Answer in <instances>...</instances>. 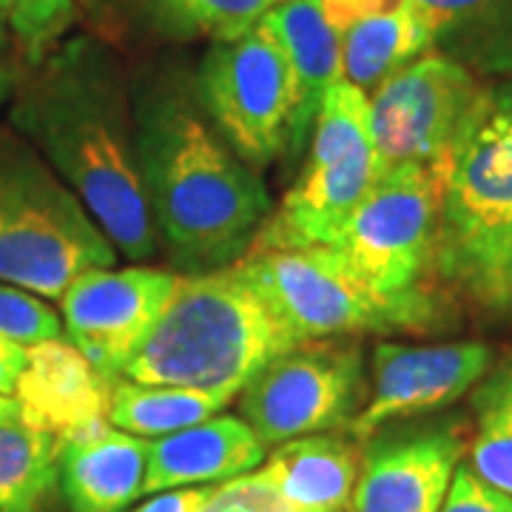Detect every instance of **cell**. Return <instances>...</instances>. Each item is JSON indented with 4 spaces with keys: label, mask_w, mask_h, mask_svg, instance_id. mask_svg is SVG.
Wrapping results in <instances>:
<instances>
[{
    "label": "cell",
    "mask_w": 512,
    "mask_h": 512,
    "mask_svg": "<svg viewBox=\"0 0 512 512\" xmlns=\"http://www.w3.org/2000/svg\"><path fill=\"white\" fill-rule=\"evenodd\" d=\"M9 126L72 188L117 254L148 262L160 251L140 180L134 106L103 43L74 37L52 49L18 83Z\"/></svg>",
    "instance_id": "cell-1"
},
{
    "label": "cell",
    "mask_w": 512,
    "mask_h": 512,
    "mask_svg": "<svg viewBox=\"0 0 512 512\" xmlns=\"http://www.w3.org/2000/svg\"><path fill=\"white\" fill-rule=\"evenodd\" d=\"M137 163L160 248L185 276L214 274L251 251L271 217L259 171L242 163L197 92L157 86L134 103Z\"/></svg>",
    "instance_id": "cell-2"
},
{
    "label": "cell",
    "mask_w": 512,
    "mask_h": 512,
    "mask_svg": "<svg viewBox=\"0 0 512 512\" xmlns=\"http://www.w3.org/2000/svg\"><path fill=\"white\" fill-rule=\"evenodd\" d=\"M296 345H302L299 336L239 265L180 274L123 379L237 396L262 367Z\"/></svg>",
    "instance_id": "cell-3"
},
{
    "label": "cell",
    "mask_w": 512,
    "mask_h": 512,
    "mask_svg": "<svg viewBox=\"0 0 512 512\" xmlns=\"http://www.w3.org/2000/svg\"><path fill=\"white\" fill-rule=\"evenodd\" d=\"M512 80H493L444 168L439 274L481 308L510 311Z\"/></svg>",
    "instance_id": "cell-4"
},
{
    "label": "cell",
    "mask_w": 512,
    "mask_h": 512,
    "mask_svg": "<svg viewBox=\"0 0 512 512\" xmlns=\"http://www.w3.org/2000/svg\"><path fill=\"white\" fill-rule=\"evenodd\" d=\"M117 248L23 134L0 126V282L60 299L77 276L114 268Z\"/></svg>",
    "instance_id": "cell-5"
},
{
    "label": "cell",
    "mask_w": 512,
    "mask_h": 512,
    "mask_svg": "<svg viewBox=\"0 0 512 512\" xmlns=\"http://www.w3.org/2000/svg\"><path fill=\"white\" fill-rule=\"evenodd\" d=\"M447 165L382 168L342 228L336 251L390 299L447 322L439 274V214Z\"/></svg>",
    "instance_id": "cell-6"
},
{
    "label": "cell",
    "mask_w": 512,
    "mask_h": 512,
    "mask_svg": "<svg viewBox=\"0 0 512 512\" xmlns=\"http://www.w3.org/2000/svg\"><path fill=\"white\" fill-rule=\"evenodd\" d=\"M237 265L299 342L424 333L444 325L433 313L370 288L336 248H251Z\"/></svg>",
    "instance_id": "cell-7"
},
{
    "label": "cell",
    "mask_w": 512,
    "mask_h": 512,
    "mask_svg": "<svg viewBox=\"0 0 512 512\" xmlns=\"http://www.w3.org/2000/svg\"><path fill=\"white\" fill-rule=\"evenodd\" d=\"M365 404V356L350 339H311L276 356L239 390V419L265 447L348 430Z\"/></svg>",
    "instance_id": "cell-8"
},
{
    "label": "cell",
    "mask_w": 512,
    "mask_h": 512,
    "mask_svg": "<svg viewBox=\"0 0 512 512\" xmlns=\"http://www.w3.org/2000/svg\"><path fill=\"white\" fill-rule=\"evenodd\" d=\"M194 92L211 126L254 171L291 151V69L262 26L217 40L202 57Z\"/></svg>",
    "instance_id": "cell-9"
},
{
    "label": "cell",
    "mask_w": 512,
    "mask_h": 512,
    "mask_svg": "<svg viewBox=\"0 0 512 512\" xmlns=\"http://www.w3.org/2000/svg\"><path fill=\"white\" fill-rule=\"evenodd\" d=\"M493 80L427 52L370 94V131L382 168L447 165Z\"/></svg>",
    "instance_id": "cell-10"
},
{
    "label": "cell",
    "mask_w": 512,
    "mask_h": 512,
    "mask_svg": "<svg viewBox=\"0 0 512 512\" xmlns=\"http://www.w3.org/2000/svg\"><path fill=\"white\" fill-rule=\"evenodd\" d=\"M177 279L180 274L143 265L86 271L60 296L66 339L100 376L120 382L165 311Z\"/></svg>",
    "instance_id": "cell-11"
},
{
    "label": "cell",
    "mask_w": 512,
    "mask_h": 512,
    "mask_svg": "<svg viewBox=\"0 0 512 512\" xmlns=\"http://www.w3.org/2000/svg\"><path fill=\"white\" fill-rule=\"evenodd\" d=\"M490 367L493 348L484 342H376L370 359V396L345 433L350 439L367 441L393 421L441 410L467 396Z\"/></svg>",
    "instance_id": "cell-12"
},
{
    "label": "cell",
    "mask_w": 512,
    "mask_h": 512,
    "mask_svg": "<svg viewBox=\"0 0 512 512\" xmlns=\"http://www.w3.org/2000/svg\"><path fill=\"white\" fill-rule=\"evenodd\" d=\"M464 450L458 421L376 430L362 450L350 512H439Z\"/></svg>",
    "instance_id": "cell-13"
},
{
    "label": "cell",
    "mask_w": 512,
    "mask_h": 512,
    "mask_svg": "<svg viewBox=\"0 0 512 512\" xmlns=\"http://www.w3.org/2000/svg\"><path fill=\"white\" fill-rule=\"evenodd\" d=\"M379 174L376 143L333 163H305L251 248H336L345 222Z\"/></svg>",
    "instance_id": "cell-14"
},
{
    "label": "cell",
    "mask_w": 512,
    "mask_h": 512,
    "mask_svg": "<svg viewBox=\"0 0 512 512\" xmlns=\"http://www.w3.org/2000/svg\"><path fill=\"white\" fill-rule=\"evenodd\" d=\"M111 387L69 339H52L26 348L15 402L23 424L72 439L109 421Z\"/></svg>",
    "instance_id": "cell-15"
},
{
    "label": "cell",
    "mask_w": 512,
    "mask_h": 512,
    "mask_svg": "<svg viewBox=\"0 0 512 512\" xmlns=\"http://www.w3.org/2000/svg\"><path fill=\"white\" fill-rule=\"evenodd\" d=\"M342 46V74L373 94L390 74L433 52V23L416 0H322Z\"/></svg>",
    "instance_id": "cell-16"
},
{
    "label": "cell",
    "mask_w": 512,
    "mask_h": 512,
    "mask_svg": "<svg viewBox=\"0 0 512 512\" xmlns=\"http://www.w3.org/2000/svg\"><path fill=\"white\" fill-rule=\"evenodd\" d=\"M268 447L239 416H214L171 436L148 441L143 498L180 487L228 484L256 473Z\"/></svg>",
    "instance_id": "cell-17"
},
{
    "label": "cell",
    "mask_w": 512,
    "mask_h": 512,
    "mask_svg": "<svg viewBox=\"0 0 512 512\" xmlns=\"http://www.w3.org/2000/svg\"><path fill=\"white\" fill-rule=\"evenodd\" d=\"M148 441L109 421L72 439H60L57 487L72 512H128L143 498Z\"/></svg>",
    "instance_id": "cell-18"
},
{
    "label": "cell",
    "mask_w": 512,
    "mask_h": 512,
    "mask_svg": "<svg viewBox=\"0 0 512 512\" xmlns=\"http://www.w3.org/2000/svg\"><path fill=\"white\" fill-rule=\"evenodd\" d=\"M279 46L293 80L291 151L305 146L322 97L342 74V46L322 0H285L256 23Z\"/></svg>",
    "instance_id": "cell-19"
},
{
    "label": "cell",
    "mask_w": 512,
    "mask_h": 512,
    "mask_svg": "<svg viewBox=\"0 0 512 512\" xmlns=\"http://www.w3.org/2000/svg\"><path fill=\"white\" fill-rule=\"evenodd\" d=\"M359 470L362 453L356 439L339 433L276 444L259 467L276 493L302 512H350Z\"/></svg>",
    "instance_id": "cell-20"
},
{
    "label": "cell",
    "mask_w": 512,
    "mask_h": 512,
    "mask_svg": "<svg viewBox=\"0 0 512 512\" xmlns=\"http://www.w3.org/2000/svg\"><path fill=\"white\" fill-rule=\"evenodd\" d=\"M433 23V52L481 80H512V0H416Z\"/></svg>",
    "instance_id": "cell-21"
},
{
    "label": "cell",
    "mask_w": 512,
    "mask_h": 512,
    "mask_svg": "<svg viewBox=\"0 0 512 512\" xmlns=\"http://www.w3.org/2000/svg\"><path fill=\"white\" fill-rule=\"evenodd\" d=\"M234 396L194 387L120 379L111 387L109 424L137 439H163L177 430L220 416Z\"/></svg>",
    "instance_id": "cell-22"
},
{
    "label": "cell",
    "mask_w": 512,
    "mask_h": 512,
    "mask_svg": "<svg viewBox=\"0 0 512 512\" xmlns=\"http://www.w3.org/2000/svg\"><path fill=\"white\" fill-rule=\"evenodd\" d=\"M60 439L23 421H0V512H49Z\"/></svg>",
    "instance_id": "cell-23"
},
{
    "label": "cell",
    "mask_w": 512,
    "mask_h": 512,
    "mask_svg": "<svg viewBox=\"0 0 512 512\" xmlns=\"http://www.w3.org/2000/svg\"><path fill=\"white\" fill-rule=\"evenodd\" d=\"M478 427L470 441V470L512 498V413L487 384L476 393Z\"/></svg>",
    "instance_id": "cell-24"
},
{
    "label": "cell",
    "mask_w": 512,
    "mask_h": 512,
    "mask_svg": "<svg viewBox=\"0 0 512 512\" xmlns=\"http://www.w3.org/2000/svg\"><path fill=\"white\" fill-rule=\"evenodd\" d=\"M160 3L177 23L200 35L214 37L217 43L251 32L262 15H268L285 0H160Z\"/></svg>",
    "instance_id": "cell-25"
},
{
    "label": "cell",
    "mask_w": 512,
    "mask_h": 512,
    "mask_svg": "<svg viewBox=\"0 0 512 512\" xmlns=\"http://www.w3.org/2000/svg\"><path fill=\"white\" fill-rule=\"evenodd\" d=\"M0 15L18 37L29 63H40L69 32L77 6L74 0H0Z\"/></svg>",
    "instance_id": "cell-26"
},
{
    "label": "cell",
    "mask_w": 512,
    "mask_h": 512,
    "mask_svg": "<svg viewBox=\"0 0 512 512\" xmlns=\"http://www.w3.org/2000/svg\"><path fill=\"white\" fill-rule=\"evenodd\" d=\"M60 333H63V319L43 296L0 282V336L3 339L23 348H35L40 342L60 339Z\"/></svg>",
    "instance_id": "cell-27"
},
{
    "label": "cell",
    "mask_w": 512,
    "mask_h": 512,
    "mask_svg": "<svg viewBox=\"0 0 512 512\" xmlns=\"http://www.w3.org/2000/svg\"><path fill=\"white\" fill-rule=\"evenodd\" d=\"M200 512H302L288 504L259 470L220 484Z\"/></svg>",
    "instance_id": "cell-28"
},
{
    "label": "cell",
    "mask_w": 512,
    "mask_h": 512,
    "mask_svg": "<svg viewBox=\"0 0 512 512\" xmlns=\"http://www.w3.org/2000/svg\"><path fill=\"white\" fill-rule=\"evenodd\" d=\"M439 512H512V498L481 481L470 464L461 461Z\"/></svg>",
    "instance_id": "cell-29"
},
{
    "label": "cell",
    "mask_w": 512,
    "mask_h": 512,
    "mask_svg": "<svg viewBox=\"0 0 512 512\" xmlns=\"http://www.w3.org/2000/svg\"><path fill=\"white\" fill-rule=\"evenodd\" d=\"M214 484L205 487H180V490H165V493H154L140 507L128 512H200L211 495H214Z\"/></svg>",
    "instance_id": "cell-30"
},
{
    "label": "cell",
    "mask_w": 512,
    "mask_h": 512,
    "mask_svg": "<svg viewBox=\"0 0 512 512\" xmlns=\"http://www.w3.org/2000/svg\"><path fill=\"white\" fill-rule=\"evenodd\" d=\"M23 367H26V348L0 336V399H15V387Z\"/></svg>",
    "instance_id": "cell-31"
},
{
    "label": "cell",
    "mask_w": 512,
    "mask_h": 512,
    "mask_svg": "<svg viewBox=\"0 0 512 512\" xmlns=\"http://www.w3.org/2000/svg\"><path fill=\"white\" fill-rule=\"evenodd\" d=\"M18 83H20L18 72H15L12 66L0 63V109L6 106V100H9V97H15V92H18Z\"/></svg>",
    "instance_id": "cell-32"
},
{
    "label": "cell",
    "mask_w": 512,
    "mask_h": 512,
    "mask_svg": "<svg viewBox=\"0 0 512 512\" xmlns=\"http://www.w3.org/2000/svg\"><path fill=\"white\" fill-rule=\"evenodd\" d=\"M487 387L493 390L495 396L504 402V407L512 413V373H498V376H493V379L487 382Z\"/></svg>",
    "instance_id": "cell-33"
},
{
    "label": "cell",
    "mask_w": 512,
    "mask_h": 512,
    "mask_svg": "<svg viewBox=\"0 0 512 512\" xmlns=\"http://www.w3.org/2000/svg\"><path fill=\"white\" fill-rule=\"evenodd\" d=\"M20 407L15 399H0V421H18Z\"/></svg>",
    "instance_id": "cell-34"
},
{
    "label": "cell",
    "mask_w": 512,
    "mask_h": 512,
    "mask_svg": "<svg viewBox=\"0 0 512 512\" xmlns=\"http://www.w3.org/2000/svg\"><path fill=\"white\" fill-rule=\"evenodd\" d=\"M9 46H12V29H9V23L0 15V55H6Z\"/></svg>",
    "instance_id": "cell-35"
},
{
    "label": "cell",
    "mask_w": 512,
    "mask_h": 512,
    "mask_svg": "<svg viewBox=\"0 0 512 512\" xmlns=\"http://www.w3.org/2000/svg\"><path fill=\"white\" fill-rule=\"evenodd\" d=\"M510 311H512V268H510Z\"/></svg>",
    "instance_id": "cell-36"
}]
</instances>
